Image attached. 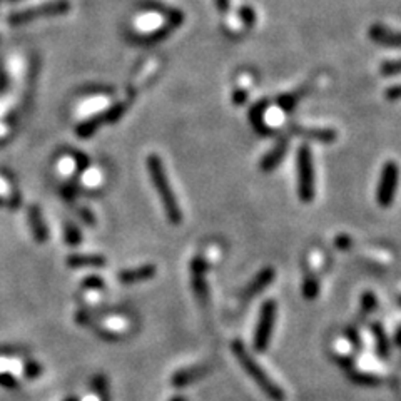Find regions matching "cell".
Returning <instances> with one entry per match:
<instances>
[{
  "instance_id": "obj_32",
  "label": "cell",
  "mask_w": 401,
  "mask_h": 401,
  "mask_svg": "<svg viewBox=\"0 0 401 401\" xmlns=\"http://www.w3.org/2000/svg\"><path fill=\"white\" fill-rule=\"evenodd\" d=\"M351 237L349 236H346V235H340L334 239V246H336L338 249H341V251H346V249H349L351 248Z\"/></svg>"
},
{
  "instance_id": "obj_26",
  "label": "cell",
  "mask_w": 401,
  "mask_h": 401,
  "mask_svg": "<svg viewBox=\"0 0 401 401\" xmlns=\"http://www.w3.org/2000/svg\"><path fill=\"white\" fill-rule=\"evenodd\" d=\"M381 74L383 76H398V74H401V59L384 62L381 65Z\"/></svg>"
},
{
  "instance_id": "obj_4",
  "label": "cell",
  "mask_w": 401,
  "mask_h": 401,
  "mask_svg": "<svg viewBox=\"0 0 401 401\" xmlns=\"http://www.w3.org/2000/svg\"><path fill=\"white\" fill-rule=\"evenodd\" d=\"M71 10V3L69 0H52V2L42 3V6L30 7V9L19 10L9 17V24L22 25L27 22H34L37 19H47V17H59V15L67 14Z\"/></svg>"
},
{
  "instance_id": "obj_46",
  "label": "cell",
  "mask_w": 401,
  "mask_h": 401,
  "mask_svg": "<svg viewBox=\"0 0 401 401\" xmlns=\"http://www.w3.org/2000/svg\"><path fill=\"white\" fill-rule=\"evenodd\" d=\"M2 204H3V201H2V197H0V206H2Z\"/></svg>"
},
{
  "instance_id": "obj_12",
  "label": "cell",
  "mask_w": 401,
  "mask_h": 401,
  "mask_svg": "<svg viewBox=\"0 0 401 401\" xmlns=\"http://www.w3.org/2000/svg\"><path fill=\"white\" fill-rule=\"evenodd\" d=\"M155 270L154 264H142L139 268H132V270H124L118 274L119 281L122 284H136V283H142L147 281V279L154 278Z\"/></svg>"
},
{
  "instance_id": "obj_31",
  "label": "cell",
  "mask_w": 401,
  "mask_h": 401,
  "mask_svg": "<svg viewBox=\"0 0 401 401\" xmlns=\"http://www.w3.org/2000/svg\"><path fill=\"white\" fill-rule=\"evenodd\" d=\"M384 97H387V100H391V102L400 100L401 99V84H396V85H393V87L387 89V91H384Z\"/></svg>"
},
{
  "instance_id": "obj_10",
  "label": "cell",
  "mask_w": 401,
  "mask_h": 401,
  "mask_svg": "<svg viewBox=\"0 0 401 401\" xmlns=\"http://www.w3.org/2000/svg\"><path fill=\"white\" fill-rule=\"evenodd\" d=\"M274 276H276V272L271 266L263 268V270H261L258 274L254 276V279H252V281L249 283L246 288H244L243 298L251 299L252 296H258L261 291L266 290V288L270 286L272 281H274Z\"/></svg>"
},
{
  "instance_id": "obj_3",
  "label": "cell",
  "mask_w": 401,
  "mask_h": 401,
  "mask_svg": "<svg viewBox=\"0 0 401 401\" xmlns=\"http://www.w3.org/2000/svg\"><path fill=\"white\" fill-rule=\"evenodd\" d=\"M296 171H298V196L305 204L314 199V164L313 154L307 146H301L296 155Z\"/></svg>"
},
{
  "instance_id": "obj_16",
  "label": "cell",
  "mask_w": 401,
  "mask_h": 401,
  "mask_svg": "<svg viewBox=\"0 0 401 401\" xmlns=\"http://www.w3.org/2000/svg\"><path fill=\"white\" fill-rule=\"evenodd\" d=\"M69 268H102L107 263L102 254H72L65 259Z\"/></svg>"
},
{
  "instance_id": "obj_5",
  "label": "cell",
  "mask_w": 401,
  "mask_h": 401,
  "mask_svg": "<svg viewBox=\"0 0 401 401\" xmlns=\"http://www.w3.org/2000/svg\"><path fill=\"white\" fill-rule=\"evenodd\" d=\"M276 311H278V305H276L274 299H268L261 306L259 321L258 326H256L254 338H252V345H254V349L258 353H264L270 348L272 329H274Z\"/></svg>"
},
{
  "instance_id": "obj_34",
  "label": "cell",
  "mask_w": 401,
  "mask_h": 401,
  "mask_svg": "<svg viewBox=\"0 0 401 401\" xmlns=\"http://www.w3.org/2000/svg\"><path fill=\"white\" fill-rule=\"evenodd\" d=\"M62 196H64L65 201L72 202L74 199H76V196H77V188L74 184L64 186V188H62Z\"/></svg>"
},
{
  "instance_id": "obj_20",
  "label": "cell",
  "mask_w": 401,
  "mask_h": 401,
  "mask_svg": "<svg viewBox=\"0 0 401 401\" xmlns=\"http://www.w3.org/2000/svg\"><path fill=\"white\" fill-rule=\"evenodd\" d=\"M127 111V102H118L114 104L111 109H107L106 112H102L100 114V118H102V124H114L120 120L124 114H126Z\"/></svg>"
},
{
  "instance_id": "obj_24",
  "label": "cell",
  "mask_w": 401,
  "mask_h": 401,
  "mask_svg": "<svg viewBox=\"0 0 401 401\" xmlns=\"http://www.w3.org/2000/svg\"><path fill=\"white\" fill-rule=\"evenodd\" d=\"M360 303H361V310H363L365 313H371V311H375L378 306L376 296L373 294L371 291H366V293L361 294Z\"/></svg>"
},
{
  "instance_id": "obj_25",
  "label": "cell",
  "mask_w": 401,
  "mask_h": 401,
  "mask_svg": "<svg viewBox=\"0 0 401 401\" xmlns=\"http://www.w3.org/2000/svg\"><path fill=\"white\" fill-rule=\"evenodd\" d=\"M42 375V366L36 361H27L24 365V376L27 380H36Z\"/></svg>"
},
{
  "instance_id": "obj_8",
  "label": "cell",
  "mask_w": 401,
  "mask_h": 401,
  "mask_svg": "<svg viewBox=\"0 0 401 401\" xmlns=\"http://www.w3.org/2000/svg\"><path fill=\"white\" fill-rule=\"evenodd\" d=\"M209 369L211 368H209L208 365H196L184 369H179V371L174 373L173 378H171V383L176 388H184L188 387V384L194 383V381L204 378L209 373Z\"/></svg>"
},
{
  "instance_id": "obj_38",
  "label": "cell",
  "mask_w": 401,
  "mask_h": 401,
  "mask_svg": "<svg viewBox=\"0 0 401 401\" xmlns=\"http://www.w3.org/2000/svg\"><path fill=\"white\" fill-rule=\"evenodd\" d=\"M72 167H76V164H74V159H62L61 164H59V169H61L64 174L71 173Z\"/></svg>"
},
{
  "instance_id": "obj_29",
  "label": "cell",
  "mask_w": 401,
  "mask_h": 401,
  "mask_svg": "<svg viewBox=\"0 0 401 401\" xmlns=\"http://www.w3.org/2000/svg\"><path fill=\"white\" fill-rule=\"evenodd\" d=\"M346 340L351 343V345L356 349L361 348V345H363V343H361V336H360V334H358V331L354 329V328H348V329H346Z\"/></svg>"
},
{
  "instance_id": "obj_15",
  "label": "cell",
  "mask_w": 401,
  "mask_h": 401,
  "mask_svg": "<svg viewBox=\"0 0 401 401\" xmlns=\"http://www.w3.org/2000/svg\"><path fill=\"white\" fill-rule=\"evenodd\" d=\"M29 223L30 228H32L34 236H36L37 243L44 244L47 241L49 232H47V226L44 223V217H42V211L37 208V206H30L29 208Z\"/></svg>"
},
{
  "instance_id": "obj_42",
  "label": "cell",
  "mask_w": 401,
  "mask_h": 401,
  "mask_svg": "<svg viewBox=\"0 0 401 401\" xmlns=\"http://www.w3.org/2000/svg\"><path fill=\"white\" fill-rule=\"evenodd\" d=\"M169 401H186V398H182V396H173Z\"/></svg>"
},
{
  "instance_id": "obj_11",
  "label": "cell",
  "mask_w": 401,
  "mask_h": 401,
  "mask_svg": "<svg viewBox=\"0 0 401 401\" xmlns=\"http://www.w3.org/2000/svg\"><path fill=\"white\" fill-rule=\"evenodd\" d=\"M369 39L384 47H401V32H395L380 24L369 27Z\"/></svg>"
},
{
  "instance_id": "obj_28",
  "label": "cell",
  "mask_w": 401,
  "mask_h": 401,
  "mask_svg": "<svg viewBox=\"0 0 401 401\" xmlns=\"http://www.w3.org/2000/svg\"><path fill=\"white\" fill-rule=\"evenodd\" d=\"M83 286L87 288V290H104V288H106V283H104V279L99 278V276H89V278L84 279Z\"/></svg>"
},
{
  "instance_id": "obj_2",
  "label": "cell",
  "mask_w": 401,
  "mask_h": 401,
  "mask_svg": "<svg viewBox=\"0 0 401 401\" xmlns=\"http://www.w3.org/2000/svg\"><path fill=\"white\" fill-rule=\"evenodd\" d=\"M232 353H235L236 360L239 361V365L243 366L244 371L251 376V380L261 388V391L271 398L272 401H284L286 395H284L283 388H279L274 381L268 376V373L261 368L258 361L251 356V353L248 351V348L244 346V343L241 340H235L231 345Z\"/></svg>"
},
{
  "instance_id": "obj_39",
  "label": "cell",
  "mask_w": 401,
  "mask_h": 401,
  "mask_svg": "<svg viewBox=\"0 0 401 401\" xmlns=\"http://www.w3.org/2000/svg\"><path fill=\"white\" fill-rule=\"evenodd\" d=\"M216 3L221 12H226L229 9V0H216Z\"/></svg>"
},
{
  "instance_id": "obj_44",
  "label": "cell",
  "mask_w": 401,
  "mask_h": 401,
  "mask_svg": "<svg viewBox=\"0 0 401 401\" xmlns=\"http://www.w3.org/2000/svg\"><path fill=\"white\" fill-rule=\"evenodd\" d=\"M100 401H109V396H102V398H100Z\"/></svg>"
},
{
  "instance_id": "obj_9",
  "label": "cell",
  "mask_w": 401,
  "mask_h": 401,
  "mask_svg": "<svg viewBox=\"0 0 401 401\" xmlns=\"http://www.w3.org/2000/svg\"><path fill=\"white\" fill-rule=\"evenodd\" d=\"M288 146H290V139L288 138L279 139L270 153L264 154L263 159H261V164H259L261 171H264V173H271V171H274L276 167L281 164L284 155H286L288 153Z\"/></svg>"
},
{
  "instance_id": "obj_6",
  "label": "cell",
  "mask_w": 401,
  "mask_h": 401,
  "mask_svg": "<svg viewBox=\"0 0 401 401\" xmlns=\"http://www.w3.org/2000/svg\"><path fill=\"white\" fill-rule=\"evenodd\" d=\"M400 182V167L395 161H388L381 169L380 182L376 189V201L381 208H389L395 201Z\"/></svg>"
},
{
  "instance_id": "obj_36",
  "label": "cell",
  "mask_w": 401,
  "mask_h": 401,
  "mask_svg": "<svg viewBox=\"0 0 401 401\" xmlns=\"http://www.w3.org/2000/svg\"><path fill=\"white\" fill-rule=\"evenodd\" d=\"M74 164H76V167L79 171H85V169H87V166H89L87 155H85V154H76V155H74Z\"/></svg>"
},
{
  "instance_id": "obj_19",
  "label": "cell",
  "mask_w": 401,
  "mask_h": 401,
  "mask_svg": "<svg viewBox=\"0 0 401 401\" xmlns=\"http://www.w3.org/2000/svg\"><path fill=\"white\" fill-rule=\"evenodd\" d=\"M100 126H102V118H100V114H97L94 116V118L84 120L83 124H79L76 132L80 139H89L91 136H94V132L99 129Z\"/></svg>"
},
{
  "instance_id": "obj_21",
  "label": "cell",
  "mask_w": 401,
  "mask_h": 401,
  "mask_svg": "<svg viewBox=\"0 0 401 401\" xmlns=\"http://www.w3.org/2000/svg\"><path fill=\"white\" fill-rule=\"evenodd\" d=\"M319 294V283L314 276H306L305 281H303V296L307 301H313Z\"/></svg>"
},
{
  "instance_id": "obj_35",
  "label": "cell",
  "mask_w": 401,
  "mask_h": 401,
  "mask_svg": "<svg viewBox=\"0 0 401 401\" xmlns=\"http://www.w3.org/2000/svg\"><path fill=\"white\" fill-rule=\"evenodd\" d=\"M97 333H99V336L102 338V340H107V341H116L119 340L120 334L118 331H111V329H97Z\"/></svg>"
},
{
  "instance_id": "obj_23",
  "label": "cell",
  "mask_w": 401,
  "mask_h": 401,
  "mask_svg": "<svg viewBox=\"0 0 401 401\" xmlns=\"http://www.w3.org/2000/svg\"><path fill=\"white\" fill-rule=\"evenodd\" d=\"M299 97H301V94H284L281 97H278V106L281 107L284 112H293Z\"/></svg>"
},
{
  "instance_id": "obj_41",
  "label": "cell",
  "mask_w": 401,
  "mask_h": 401,
  "mask_svg": "<svg viewBox=\"0 0 401 401\" xmlns=\"http://www.w3.org/2000/svg\"><path fill=\"white\" fill-rule=\"evenodd\" d=\"M395 343H396V346H398V348H401V326H400L398 331H396V334H395Z\"/></svg>"
},
{
  "instance_id": "obj_33",
  "label": "cell",
  "mask_w": 401,
  "mask_h": 401,
  "mask_svg": "<svg viewBox=\"0 0 401 401\" xmlns=\"http://www.w3.org/2000/svg\"><path fill=\"white\" fill-rule=\"evenodd\" d=\"M246 100H248L246 89H236L235 94H232V104H235V106H243Z\"/></svg>"
},
{
  "instance_id": "obj_1",
  "label": "cell",
  "mask_w": 401,
  "mask_h": 401,
  "mask_svg": "<svg viewBox=\"0 0 401 401\" xmlns=\"http://www.w3.org/2000/svg\"><path fill=\"white\" fill-rule=\"evenodd\" d=\"M146 166L147 171H149L151 181H153L155 193H158L159 199L162 202V208H164V213L169 219V223L179 224L182 221V211L179 208V202L176 194L173 193V188L169 184V179H167L164 164H162V159L159 155L151 154L149 158L146 159Z\"/></svg>"
},
{
  "instance_id": "obj_37",
  "label": "cell",
  "mask_w": 401,
  "mask_h": 401,
  "mask_svg": "<svg viewBox=\"0 0 401 401\" xmlns=\"http://www.w3.org/2000/svg\"><path fill=\"white\" fill-rule=\"evenodd\" d=\"M79 214H80V217L85 221L87 224H96V217H94V214H92L89 209H85V208H80L79 209Z\"/></svg>"
},
{
  "instance_id": "obj_27",
  "label": "cell",
  "mask_w": 401,
  "mask_h": 401,
  "mask_svg": "<svg viewBox=\"0 0 401 401\" xmlns=\"http://www.w3.org/2000/svg\"><path fill=\"white\" fill-rule=\"evenodd\" d=\"M0 384L6 388L12 389V388L19 387V380L10 371H0Z\"/></svg>"
},
{
  "instance_id": "obj_30",
  "label": "cell",
  "mask_w": 401,
  "mask_h": 401,
  "mask_svg": "<svg viewBox=\"0 0 401 401\" xmlns=\"http://www.w3.org/2000/svg\"><path fill=\"white\" fill-rule=\"evenodd\" d=\"M334 360H336V363L343 366V368H346V369L354 368V358L348 356V354H336V356H334Z\"/></svg>"
},
{
  "instance_id": "obj_45",
  "label": "cell",
  "mask_w": 401,
  "mask_h": 401,
  "mask_svg": "<svg viewBox=\"0 0 401 401\" xmlns=\"http://www.w3.org/2000/svg\"><path fill=\"white\" fill-rule=\"evenodd\" d=\"M9 2H21V0H9Z\"/></svg>"
},
{
  "instance_id": "obj_18",
  "label": "cell",
  "mask_w": 401,
  "mask_h": 401,
  "mask_svg": "<svg viewBox=\"0 0 401 401\" xmlns=\"http://www.w3.org/2000/svg\"><path fill=\"white\" fill-rule=\"evenodd\" d=\"M348 378L351 383L360 384V387H376V384L381 383V378L375 373L358 371V369H349Z\"/></svg>"
},
{
  "instance_id": "obj_22",
  "label": "cell",
  "mask_w": 401,
  "mask_h": 401,
  "mask_svg": "<svg viewBox=\"0 0 401 401\" xmlns=\"http://www.w3.org/2000/svg\"><path fill=\"white\" fill-rule=\"evenodd\" d=\"M64 237L65 243L71 244V246H77V244H80V241H83V232L79 231V228H77L76 224L67 223L64 228Z\"/></svg>"
},
{
  "instance_id": "obj_7",
  "label": "cell",
  "mask_w": 401,
  "mask_h": 401,
  "mask_svg": "<svg viewBox=\"0 0 401 401\" xmlns=\"http://www.w3.org/2000/svg\"><path fill=\"white\" fill-rule=\"evenodd\" d=\"M206 271H208V261L202 256H196L191 261V286H193L194 294L199 299L202 305H206L209 299V288L206 283Z\"/></svg>"
},
{
  "instance_id": "obj_13",
  "label": "cell",
  "mask_w": 401,
  "mask_h": 401,
  "mask_svg": "<svg viewBox=\"0 0 401 401\" xmlns=\"http://www.w3.org/2000/svg\"><path fill=\"white\" fill-rule=\"evenodd\" d=\"M268 104L270 102H268L266 99H263V100H259V102H256L251 109H249V120H251V126L254 127V131L258 132L259 136H263V138L272 134V129L270 126H268L266 120H264V114H266Z\"/></svg>"
},
{
  "instance_id": "obj_40",
  "label": "cell",
  "mask_w": 401,
  "mask_h": 401,
  "mask_svg": "<svg viewBox=\"0 0 401 401\" xmlns=\"http://www.w3.org/2000/svg\"><path fill=\"white\" fill-rule=\"evenodd\" d=\"M7 85V80H6V76H3V72L0 71V91H3Z\"/></svg>"
},
{
  "instance_id": "obj_14",
  "label": "cell",
  "mask_w": 401,
  "mask_h": 401,
  "mask_svg": "<svg viewBox=\"0 0 401 401\" xmlns=\"http://www.w3.org/2000/svg\"><path fill=\"white\" fill-rule=\"evenodd\" d=\"M290 131L298 138L311 139V141L318 142H334L336 141V131L333 129H318V127H301V126H291Z\"/></svg>"
},
{
  "instance_id": "obj_43",
  "label": "cell",
  "mask_w": 401,
  "mask_h": 401,
  "mask_svg": "<svg viewBox=\"0 0 401 401\" xmlns=\"http://www.w3.org/2000/svg\"><path fill=\"white\" fill-rule=\"evenodd\" d=\"M64 401H79L77 398H74V396H71V398H65Z\"/></svg>"
},
{
  "instance_id": "obj_17",
  "label": "cell",
  "mask_w": 401,
  "mask_h": 401,
  "mask_svg": "<svg viewBox=\"0 0 401 401\" xmlns=\"http://www.w3.org/2000/svg\"><path fill=\"white\" fill-rule=\"evenodd\" d=\"M371 333H373V338H375V343H376V354L380 358H389V354H391V343L388 340V334L384 333L383 326L380 325V323H373L371 325Z\"/></svg>"
}]
</instances>
